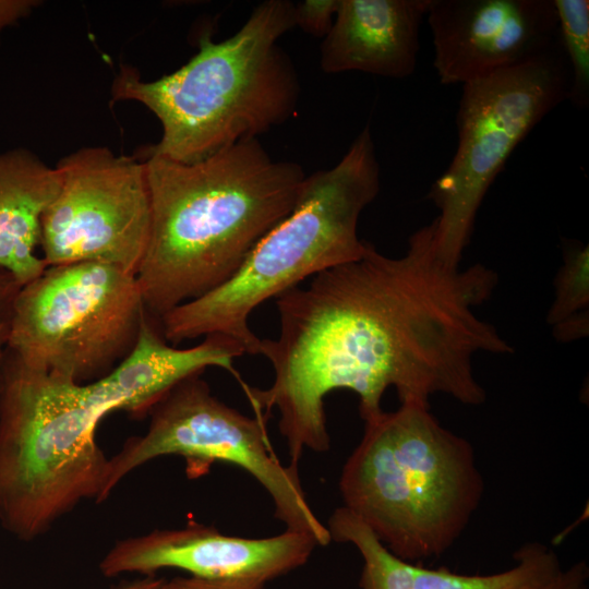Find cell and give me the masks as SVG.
Wrapping results in <instances>:
<instances>
[{"label": "cell", "mask_w": 589, "mask_h": 589, "mask_svg": "<svg viewBox=\"0 0 589 589\" xmlns=\"http://www.w3.org/2000/svg\"><path fill=\"white\" fill-rule=\"evenodd\" d=\"M497 279L482 264L446 263L433 220L411 235L402 256H386L368 242L358 260L276 298L280 332L277 339H262L260 352L273 366V382L244 392L256 416L278 410L290 465L297 467L305 449L328 450L325 398L337 389L358 395L363 421L384 411L390 386L400 402L429 404L442 393L482 404L473 357L513 352L474 312Z\"/></svg>", "instance_id": "1"}, {"label": "cell", "mask_w": 589, "mask_h": 589, "mask_svg": "<svg viewBox=\"0 0 589 589\" xmlns=\"http://www.w3.org/2000/svg\"><path fill=\"white\" fill-rule=\"evenodd\" d=\"M143 160L151 227L135 277L158 322L227 281L292 211L306 177L299 164L272 158L259 139L191 164Z\"/></svg>", "instance_id": "2"}, {"label": "cell", "mask_w": 589, "mask_h": 589, "mask_svg": "<svg viewBox=\"0 0 589 589\" xmlns=\"http://www.w3.org/2000/svg\"><path fill=\"white\" fill-rule=\"evenodd\" d=\"M293 27V3L266 0L229 38L203 35L197 53L170 74L143 81L122 65L112 99L141 103L159 120L161 139L148 155L191 164L257 139L297 110L298 73L278 45Z\"/></svg>", "instance_id": "3"}, {"label": "cell", "mask_w": 589, "mask_h": 589, "mask_svg": "<svg viewBox=\"0 0 589 589\" xmlns=\"http://www.w3.org/2000/svg\"><path fill=\"white\" fill-rule=\"evenodd\" d=\"M339 491L344 507L411 563L454 544L480 505L483 480L471 444L442 426L429 404L406 401L364 421Z\"/></svg>", "instance_id": "4"}, {"label": "cell", "mask_w": 589, "mask_h": 589, "mask_svg": "<svg viewBox=\"0 0 589 589\" xmlns=\"http://www.w3.org/2000/svg\"><path fill=\"white\" fill-rule=\"evenodd\" d=\"M380 191V166L366 125L332 168L306 176L292 211L251 250L238 271L209 292L160 320L171 345L211 335L236 340L260 354L250 328L254 310L332 267L358 260L366 248L358 237L362 211Z\"/></svg>", "instance_id": "5"}, {"label": "cell", "mask_w": 589, "mask_h": 589, "mask_svg": "<svg viewBox=\"0 0 589 589\" xmlns=\"http://www.w3.org/2000/svg\"><path fill=\"white\" fill-rule=\"evenodd\" d=\"M107 414L87 383L26 365L7 349L0 387V524L21 541L45 534L83 501L97 502L108 458Z\"/></svg>", "instance_id": "6"}, {"label": "cell", "mask_w": 589, "mask_h": 589, "mask_svg": "<svg viewBox=\"0 0 589 589\" xmlns=\"http://www.w3.org/2000/svg\"><path fill=\"white\" fill-rule=\"evenodd\" d=\"M146 315L133 274L94 262L47 266L16 297L8 350L28 366L89 383L132 350Z\"/></svg>", "instance_id": "7"}, {"label": "cell", "mask_w": 589, "mask_h": 589, "mask_svg": "<svg viewBox=\"0 0 589 589\" xmlns=\"http://www.w3.org/2000/svg\"><path fill=\"white\" fill-rule=\"evenodd\" d=\"M569 84L558 41L537 57L462 85L456 154L428 194L440 209L436 250L446 263L459 266L491 183L534 125L568 99Z\"/></svg>", "instance_id": "8"}, {"label": "cell", "mask_w": 589, "mask_h": 589, "mask_svg": "<svg viewBox=\"0 0 589 589\" xmlns=\"http://www.w3.org/2000/svg\"><path fill=\"white\" fill-rule=\"evenodd\" d=\"M149 414L146 432L128 438L108 458L97 503L107 500L133 470L161 456L183 457L190 476L204 473L214 462H225L261 483L287 530L304 533L317 545L332 542L327 526L306 500L298 468L283 465L272 450L263 417H249L219 400L200 374L170 389Z\"/></svg>", "instance_id": "9"}, {"label": "cell", "mask_w": 589, "mask_h": 589, "mask_svg": "<svg viewBox=\"0 0 589 589\" xmlns=\"http://www.w3.org/2000/svg\"><path fill=\"white\" fill-rule=\"evenodd\" d=\"M56 168L60 188L40 220L46 265L94 262L136 275L151 227L145 161L93 146Z\"/></svg>", "instance_id": "10"}, {"label": "cell", "mask_w": 589, "mask_h": 589, "mask_svg": "<svg viewBox=\"0 0 589 589\" xmlns=\"http://www.w3.org/2000/svg\"><path fill=\"white\" fill-rule=\"evenodd\" d=\"M316 542L291 530L267 538L221 533L213 526L189 524L118 540L99 569L106 577L122 574L155 576L160 569L187 572L211 580H252L266 584L301 566Z\"/></svg>", "instance_id": "11"}, {"label": "cell", "mask_w": 589, "mask_h": 589, "mask_svg": "<svg viewBox=\"0 0 589 589\" xmlns=\"http://www.w3.org/2000/svg\"><path fill=\"white\" fill-rule=\"evenodd\" d=\"M433 65L442 84L462 85L558 44L553 0H430Z\"/></svg>", "instance_id": "12"}, {"label": "cell", "mask_w": 589, "mask_h": 589, "mask_svg": "<svg viewBox=\"0 0 589 589\" xmlns=\"http://www.w3.org/2000/svg\"><path fill=\"white\" fill-rule=\"evenodd\" d=\"M429 1L339 0L334 23L321 44V69L328 74L411 75Z\"/></svg>", "instance_id": "13"}, {"label": "cell", "mask_w": 589, "mask_h": 589, "mask_svg": "<svg viewBox=\"0 0 589 589\" xmlns=\"http://www.w3.org/2000/svg\"><path fill=\"white\" fill-rule=\"evenodd\" d=\"M244 353L240 344L221 335L179 348L165 339L159 322L147 313L132 350L88 385L107 414L122 410L141 417L180 382L207 368L225 369L238 377L233 361Z\"/></svg>", "instance_id": "14"}, {"label": "cell", "mask_w": 589, "mask_h": 589, "mask_svg": "<svg viewBox=\"0 0 589 589\" xmlns=\"http://www.w3.org/2000/svg\"><path fill=\"white\" fill-rule=\"evenodd\" d=\"M60 183L58 169L28 149L0 153V267L22 286L47 267L37 254L40 220Z\"/></svg>", "instance_id": "15"}, {"label": "cell", "mask_w": 589, "mask_h": 589, "mask_svg": "<svg viewBox=\"0 0 589 589\" xmlns=\"http://www.w3.org/2000/svg\"><path fill=\"white\" fill-rule=\"evenodd\" d=\"M514 558L510 568L490 575H461L444 567L430 569L412 564V589H522L562 568L554 550L539 542L525 544Z\"/></svg>", "instance_id": "16"}, {"label": "cell", "mask_w": 589, "mask_h": 589, "mask_svg": "<svg viewBox=\"0 0 589 589\" xmlns=\"http://www.w3.org/2000/svg\"><path fill=\"white\" fill-rule=\"evenodd\" d=\"M326 526L332 541L350 543L359 551L361 589H412V564L394 555L352 512L338 507Z\"/></svg>", "instance_id": "17"}, {"label": "cell", "mask_w": 589, "mask_h": 589, "mask_svg": "<svg viewBox=\"0 0 589 589\" xmlns=\"http://www.w3.org/2000/svg\"><path fill=\"white\" fill-rule=\"evenodd\" d=\"M558 41L569 65L568 100L584 108L589 103V1L553 0Z\"/></svg>", "instance_id": "18"}, {"label": "cell", "mask_w": 589, "mask_h": 589, "mask_svg": "<svg viewBox=\"0 0 589 589\" xmlns=\"http://www.w3.org/2000/svg\"><path fill=\"white\" fill-rule=\"evenodd\" d=\"M555 296L546 321L556 326L565 321L588 314L589 250L588 245L568 248L564 264L554 283Z\"/></svg>", "instance_id": "19"}, {"label": "cell", "mask_w": 589, "mask_h": 589, "mask_svg": "<svg viewBox=\"0 0 589 589\" xmlns=\"http://www.w3.org/2000/svg\"><path fill=\"white\" fill-rule=\"evenodd\" d=\"M338 8L339 0H303L293 3L294 27L324 38L334 23Z\"/></svg>", "instance_id": "20"}, {"label": "cell", "mask_w": 589, "mask_h": 589, "mask_svg": "<svg viewBox=\"0 0 589 589\" xmlns=\"http://www.w3.org/2000/svg\"><path fill=\"white\" fill-rule=\"evenodd\" d=\"M21 288L22 284L12 274L0 267V387L15 300Z\"/></svg>", "instance_id": "21"}, {"label": "cell", "mask_w": 589, "mask_h": 589, "mask_svg": "<svg viewBox=\"0 0 589 589\" xmlns=\"http://www.w3.org/2000/svg\"><path fill=\"white\" fill-rule=\"evenodd\" d=\"M265 584L252 580H211L197 577L161 579L154 589H264Z\"/></svg>", "instance_id": "22"}, {"label": "cell", "mask_w": 589, "mask_h": 589, "mask_svg": "<svg viewBox=\"0 0 589 589\" xmlns=\"http://www.w3.org/2000/svg\"><path fill=\"white\" fill-rule=\"evenodd\" d=\"M589 567L585 560L561 568L551 577L522 589H588Z\"/></svg>", "instance_id": "23"}, {"label": "cell", "mask_w": 589, "mask_h": 589, "mask_svg": "<svg viewBox=\"0 0 589 589\" xmlns=\"http://www.w3.org/2000/svg\"><path fill=\"white\" fill-rule=\"evenodd\" d=\"M38 4L37 0H0V39L4 29L29 15Z\"/></svg>", "instance_id": "24"}, {"label": "cell", "mask_w": 589, "mask_h": 589, "mask_svg": "<svg viewBox=\"0 0 589 589\" xmlns=\"http://www.w3.org/2000/svg\"><path fill=\"white\" fill-rule=\"evenodd\" d=\"M163 578L156 576H145L143 578L127 582L116 589H154Z\"/></svg>", "instance_id": "25"}]
</instances>
